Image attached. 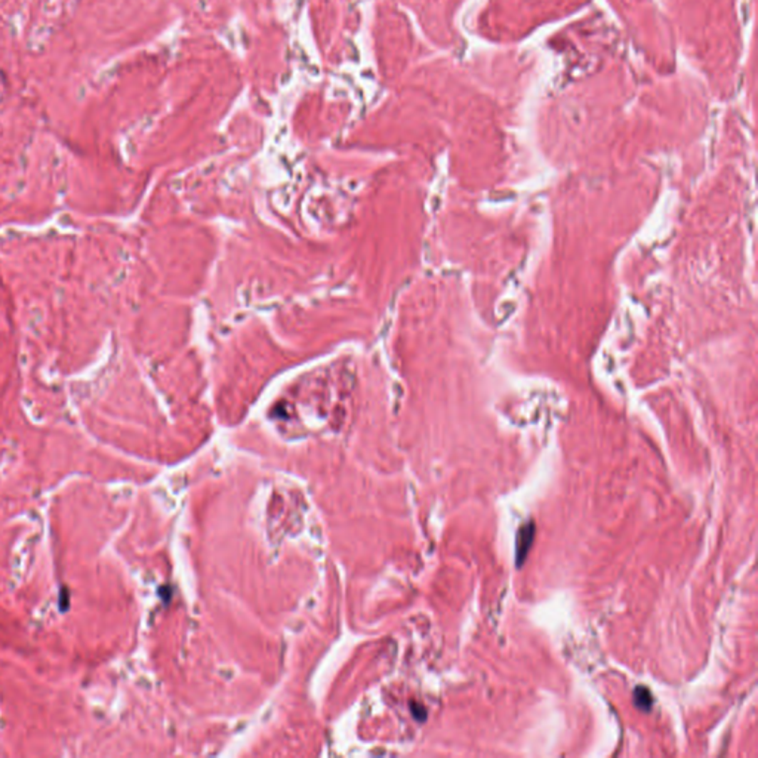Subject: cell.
Listing matches in <instances>:
<instances>
[{"label": "cell", "instance_id": "obj_1", "mask_svg": "<svg viewBox=\"0 0 758 758\" xmlns=\"http://www.w3.org/2000/svg\"><path fill=\"white\" fill-rule=\"evenodd\" d=\"M533 538H535V523L529 521L526 524H523V526L518 531V533H517V541H516L517 566L523 565L524 558H526V555H528V553L531 550Z\"/></svg>", "mask_w": 758, "mask_h": 758}, {"label": "cell", "instance_id": "obj_2", "mask_svg": "<svg viewBox=\"0 0 758 758\" xmlns=\"http://www.w3.org/2000/svg\"><path fill=\"white\" fill-rule=\"evenodd\" d=\"M634 704L641 711H649L652 707V693L645 686H637L634 690Z\"/></svg>", "mask_w": 758, "mask_h": 758}, {"label": "cell", "instance_id": "obj_3", "mask_svg": "<svg viewBox=\"0 0 758 758\" xmlns=\"http://www.w3.org/2000/svg\"><path fill=\"white\" fill-rule=\"evenodd\" d=\"M58 603H60V610L61 612H67L68 605H70V593H68V590L66 587L61 588L60 600H58Z\"/></svg>", "mask_w": 758, "mask_h": 758}]
</instances>
